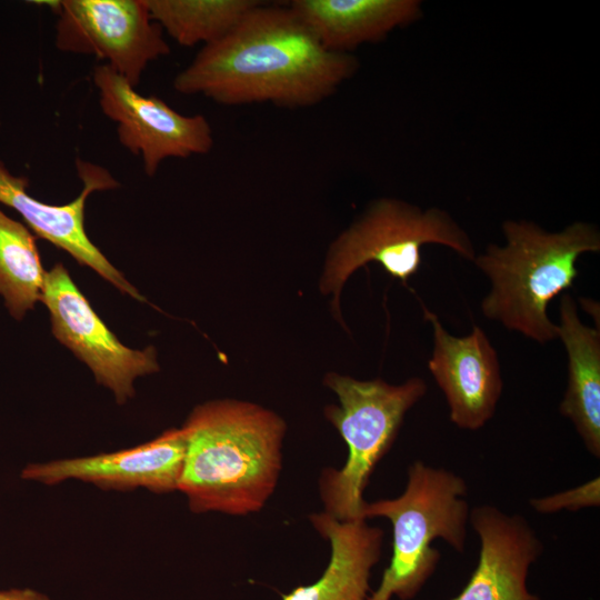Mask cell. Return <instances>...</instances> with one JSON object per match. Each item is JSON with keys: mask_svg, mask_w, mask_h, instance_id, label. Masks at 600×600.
<instances>
[{"mask_svg": "<svg viewBox=\"0 0 600 600\" xmlns=\"http://www.w3.org/2000/svg\"><path fill=\"white\" fill-rule=\"evenodd\" d=\"M0 600H52L48 594L28 587L0 589Z\"/></svg>", "mask_w": 600, "mask_h": 600, "instance_id": "cell-20", "label": "cell"}, {"mask_svg": "<svg viewBox=\"0 0 600 600\" xmlns=\"http://www.w3.org/2000/svg\"><path fill=\"white\" fill-rule=\"evenodd\" d=\"M599 477L569 490L530 500L532 509L539 513H553L559 510H579L600 504Z\"/></svg>", "mask_w": 600, "mask_h": 600, "instance_id": "cell-19", "label": "cell"}, {"mask_svg": "<svg viewBox=\"0 0 600 600\" xmlns=\"http://www.w3.org/2000/svg\"><path fill=\"white\" fill-rule=\"evenodd\" d=\"M557 324L568 357V384L559 406L588 451L600 457V330L586 326L569 292L560 298Z\"/></svg>", "mask_w": 600, "mask_h": 600, "instance_id": "cell-16", "label": "cell"}, {"mask_svg": "<svg viewBox=\"0 0 600 600\" xmlns=\"http://www.w3.org/2000/svg\"><path fill=\"white\" fill-rule=\"evenodd\" d=\"M54 9L59 50L104 59L134 88L147 66L170 52L146 0H64Z\"/></svg>", "mask_w": 600, "mask_h": 600, "instance_id": "cell-7", "label": "cell"}, {"mask_svg": "<svg viewBox=\"0 0 600 600\" xmlns=\"http://www.w3.org/2000/svg\"><path fill=\"white\" fill-rule=\"evenodd\" d=\"M151 19L179 44L213 43L230 32L257 0H146Z\"/></svg>", "mask_w": 600, "mask_h": 600, "instance_id": "cell-17", "label": "cell"}, {"mask_svg": "<svg viewBox=\"0 0 600 600\" xmlns=\"http://www.w3.org/2000/svg\"><path fill=\"white\" fill-rule=\"evenodd\" d=\"M41 301L47 306L54 337L93 372L118 404L134 396L137 377L157 372L156 350L122 344L94 312L62 263L46 273Z\"/></svg>", "mask_w": 600, "mask_h": 600, "instance_id": "cell-8", "label": "cell"}, {"mask_svg": "<svg viewBox=\"0 0 600 600\" xmlns=\"http://www.w3.org/2000/svg\"><path fill=\"white\" fill-rule=\"evenodd\" d=\"M186 453L181 428H171L151 441L133 448L87 457L30 462L20 478L46 486L69 480L102 490L146 489L153 493L178 490Z\"/></svg>", "mask_w": 600, "mask_h": 600, "instance_id": "cell-10", "label": "cell"}, {"mask_svg": "<svg viewBox=\"0 0 600 600\" xmlns=\"http://www.w3.org/2000/svg\"><path fill=\"white\" fill-rule=\"evenodd\" d=\"M358 68L352 53L326 50L288 6L261 2L224 37L203 46L173 88L226 106L296 109L322 102Z\"/></svg>", "mask_w": 600, "mask_h": 600, "instance_id": "cell-1", "label": "cell"}, {"mask_svg": "<svg viewBox=\"0 0 600 600\" xmlns=\"http://www.w3.org/2000/svg\"><path fill=\"white\" fill-rule=\"evenodd\" d=\"M469 520L479 537V559L452 600H540L529 592L527 577L543 548L527 519L483 504L470 511Z\"/></svg>", "mask_w": 600, "mask_h": 600, "instance_id": "cell-13", "label": "cell"}, {"mask_svg": "<svg viewBox=\"0 0 600 600\" xmlns=\"http://www.w3.org/2000/svg\"><path fill=\"white\" fill-rule=\"evenodd\" d=\"M93 82L102 112L117 123L120 143L141 156L147 176L156 174L164 159L212 149V129L203 116H183L154 96L140 94L107 63L94 69Z\"/></svg>", "mask_w": 600, "mask_h": 600, "instance_id": "cell-9", "label": "cell"}, {"mask_svg": "<svg viewBox=\"0 0 600 600\" xmlns=\"http://www.w3.org/2000/svg\"><path fill=\"white\" fill-rule=\"evenodd\" d=\"M46 273L34 236L0 210V294L14 319L41 301Z\"/></svg>", "mask_w": 600, "mask_h": 600, "instance_id": "cell-18", "label": "cell"}, {"mask_svg": "<svg viewBox=\"0 0 600 600\" xmlns=\"http://www.w3.org/2000/svg\"><path fill=\"white\" fill-rule=\"evenodd\" d=\"M331 52L351 53L422 17L419 0H292L287 4Z\"/></svg>", "mask_w": 600, "mask_h": 600, "instance_id": "cell-15", "label": "cell"}, {"mask_svg": "<svg viewBox=\"0 0 600 600\" xmlns=\"http://www.w3.org/2000/svg\"><path fill=\"white\" fill-rule=\"evenodd\" d=\"M309 519L330 543L329 563L316 582L294 588L281 600H368L371 570L382 552L383 530L367 520L340 521L324 511Z\"/></svg>", "mask_w": 600, "mask_h": 600, "instance_id": "cell-14", "label": "cell"}, {"mask_svg": "<svg viewBox=\"0 0 600 600\" xmlns=\"http://www.w3.org/2000/svg\"><path fill=\"white\" fill-rule=\"evenodd\" d=\"M82 180L81 193L63 206L44 203L28 194L27 180L12 176L0 162V202L11 207L23 218L37 236L63 249L80 264L93 269L120 291L133 299L144 298L130 284L90 241L84 229V208L93 191L113 189L118 181L104 168L77 160Z\"/></svg>", "mask_w": 600, "mask_h": 600, "instance_id": "cell-12", "label": "cell"}, {"mask_svg": "<svg viewBox=\"0 0 600 600\" xmlns=\"http://www.w3.org/2000/svg\"><path fill=\"white\" fill-rule=\"evenodd\" d=\"M186 453L178 491L193 513L247 516L273 494L282 469L283 419L237 399L197 406L181 427Z\"/></svg>", "mask_w": 600, "mask_h": 600, "instance_id": "cell-2", "label": "cell"}, {"mask_svg": "<svg viewBox=\"0 0 600 600\" xmlns=\"http://www.w3.org/2000/svg\"><path fill=\"white\" fill-rule=\"evenodd\" d=\"M466 494L461 477L417 460L408 469L407 486L399 497L366 503L363 519L387 518L393 536L390 564L368 600L412 599L440 560L431 546L436 539L464 551L470 513Z\"/></svg>", "mask_w": 600, "mask_h": 600, "instance_id": "cell-4", "label": "cell"}, {"mask_svg": "<svg viewBox=\"0 0 600 600\" xmlns=\"http://www.w3.org/2000/svg\"><path fill=\"white\" fill-rule=\"evenodd\" d=\"M421 306L433 334L428 368L446 397L450 420L458 428L478 430L493 417L502 392L498 353L480 327L454 337L436 313Z\"/></svg>", "mask_w": 600, "mask_h": 600, "instance_id": "cell-11", "label": "cell"}, {"mask_svg": "<svg viewBox=\"0 0 600 600\" xmlns=\"http://www.w3.org/2000/svg\"><path fill=\"white\" fill-rule=\"evenodd\" d=\"M429 243L444 246L469 261L477 254L469 234L448 211L394 198L373 200L332 242L327 256L320 288L333 294L336 317H341L342 287L357 269L377 262L407 284L421 267V248Z\"/></svg>", "mask_w": 600, "mask_h": 600, "instance_id": "cell-6", "label": "cell"}, {"mask_svg": "<svg viewBox=\"0 0 600 600\" xmlns=\"http://www.w3.org/2000/svg\"><path fill=\"white\" fill-rule=\"evenodd\" d=\"M502 232L503 244L489 243L472 261L491 283L481 311L487 319L544 344L558 338L548 304L572 288L579 257L600 250L599 229L576 221L549 232L533 221L508 219Z\"/></svg>", "mask_w": 600, "mask_h": 600, "instance_id": "cell-3", "label": "cell"}, {"mask_svg": "<svg viewBox=\"0 0 600 600\" xmlns=\"http://www.w3.org/2000/svg\"><path fill=\"white\" fill-rule=\"evenodd\" d=\"M324 383L339 400V406L326 407V418L348 446L343 467L320 474L324 512L340 521L364 520L363 492L370 476L393 444L407 411L426 394L427 384L418 377L394 386L334 372L326 376Z\"/></svg>", "mask_w": 600, "mask_h": 600, "instance_id": "cell-5", "label": "cell"}]
</instances>
